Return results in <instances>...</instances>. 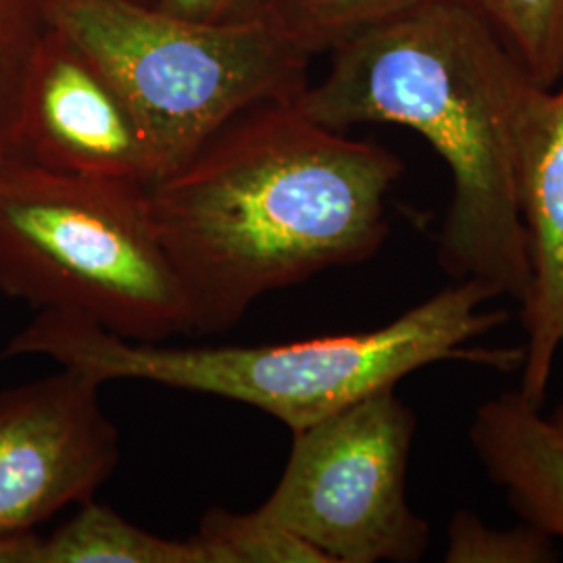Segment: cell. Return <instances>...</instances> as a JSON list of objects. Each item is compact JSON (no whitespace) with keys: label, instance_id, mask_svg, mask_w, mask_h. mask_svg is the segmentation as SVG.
Instances as JSON below:
<instances>
[{"label":"cell","instance_id":"cell-9","mask_svg":"<svg viewBox=\"0 0 563 563\" xmlns=\"http://www.w3.org/2000/svg\"><path fill=\"white\" fill-rule=\"evenodd\" d=\"M518 195L530 265L520 301L526 344L518 393L541 409L563 344V78L541 88L528 107Z\"/></svg>","mask_w":563,"mask_h":563},{"label":"cell","instance_id":"cell-20","mask_svg":"<svg viewBox=\"0 0 563 563\" xmlns=\"http://www.w3.org/2000/svg\"><path fill=\"white\" fill-rule=\"evenodd\" d=\"M132 2H141V4H155L157 0H132Z\"/></svg>","mask_w":563,"mask_h":563},{"label":"cell","instance_id":"cell-12","mask_svg":"<svg viewBox=\"0 0 563 563\" xmlns=\"http://www.w3.org/2000/svg\"><path fill=\"white\" fill-rule=\"evenodd\" d=\"M504 42L544 88L563 78V0H451Z\"/></svg>","mask_w":563,"mask_h":563},{"label":"cell","instance_id":"cell-16","mask_svg":"<svg viewBox=\"0 0 563 563\" xmlns=\"http://www.w3.org/2000/svg\"><path fill=\"white\" fill-rule=\"evenodd\" d=\"M446 563L558 562L555 537L523 522L511 530H495L467 509H460L446 530Z\"/></svg>","mask_w":563,"mask_h":563},{"label":"cell","instance_id":"cell-11","mask_svg":"<svg viewBox=\"0 0 563 563\" xmlns=\"http://www.w3.org/2000/svg\"><path fill=\"white\" fill-rule=\"evenodd\" d=\"M41 563H201L188 539H165L88 499L42 541Z\"/></svg>","mask_w":563,"mask_h":563},{"label":"cell","instance_id":"cell-4","mask_svg":"<svg viewBox=\"0 0 563 563\" xmlns=\"http://www.w3.org/2000/svg\"><path fill=\"white\" fill-rule=\"evenodd\" d=\"M0 292L38 311H74L125 341L195 332L163 246L151 186L0 167Z\"/></svg>","mask_w":563,"mask_h":563},{"label":"cell","instance_id":"cell-3","mask_svg":"<svg viewBox=\"0 0 563 563\" xmlns=\"http://www.w3.org/2000/svg\"><path fill=\"white\" fill-rule=\"evenodd\" d=\"M499 299L478 280L455 282L372 332L257 346H162L125 341L74 311H38L0 351V360L42 355L101 383L144 380L257 407L290 432L341 411L432 363L522 369L523 346L463 349L507 322Z\"/></svg>","mask_w":563,"mask_h":563},{"label":"cell","instance_id":"cell-7","mask_svg":"<svg viewBox=\"0 0 563 563\" xmlns=\"http://www.w3.org/2000/svg\"><path fill=\"white\" fill-rule=\"evenodd\" d=\"M99 378L63 367L0 390V530H36L95 499L120 463Z\"/></svg>","mask_w":563,"mask_h":563},{"label":"cell","instance_id":"cell-10","mask_svg":"<svg viewBox=\"0 0 563 563\" xmlns=\"http://www.w3.org/2000/svg\"><path fill=\"white\" fill-rule=\"evenodd\" d=\"M470 441L523 522L563 539V430L520 393L476 409Z\"/></svg>","mask_w":563,"mask_h":563},{"label":"cell","instance_id":"cell-8","mask_svg":"<svg viewBox=\"0 0 563 563\" xmlns=\"http://www.w3.org/2000/svg\"><path fill=\"white\" fill-rule=\"evenodd\" d=\"M15 159L80 178L144 186L159 180L153 146L130 102L53 25L25 86Z\"/></svg>","mask_w":563,"mask_h":563},{"label":"cell","instance_id":"cell-13","mask_svg":"<svg viewBox=\"0 0 563 563\" xmlns=\"http://www.w3.org/2000/svg\"><path fill=\"white\" fill-rule=\"evenodd\" d=\"M426 0H269L267 20L311 59Z\"/></svg>","mask_w":563,"mask_h":563},{"label":"cell","instance_id":"cell-15","mask_svg":"<svg viewBox=\"0 0 563 563\" xmlns=\"http://www.w3.org/2000/svg\"><path fill=\"white\" fill-rule=\"evenodd\" d=\"M190 541L201 563H328L322 553L260 511L211 509Z\"/></svg>","mask_w":563,"mask_h":563},{"label":"cell","instance_id":"cell-6","mask_svg":"<svg viewBox=\"0 0 563 563\" xmlns=\"http://www.w3.org/2000/svg\"><path fill=\"white\" fill-rule=\"evenodd\" d=\"M416 413L386 388L292 432L280 483L257 509L328 563L418 562L430 523L405 495Z\"/></svg>","mask_w":563,"mask_h":563},{"label":"cell","instance_id":"cell-1","mask_svg":"<svg viewBox=\"0 0 563 563\" xmlns=\"http://www.w3.org/2000/svg\"><path fill=\"white\" fill-rule=\"evenodd\" d=\"M402 162L374 142L263 102L151 184L163 246L195 332L241 322L265 295L374 257Z\"/></svg>","mask_w":563,"mask_h":563},{"label":"cell","instance_id":"cell-19","mask_svg":"<svg viewBox=\"0 0 563 563\" xmlns=\"http://www.w3.org/2000/svg\"><path fill=\"white\" fill-rule=\"evenodd\" d=\"M549 420H551V422L555 423V426H558V428H562V430H563V401L560 402V405H558V409H555V411H553V416H551V418H549Z\"/></svg>","mask_w":563,"mask_h":563},{"label":"cell","instance_id":"cell-17","mask_svg":"<svg viewBox=\"0 0 563 563\" xmlns=\"http://www.w3.org/2000/svg\"><path fill=\"white\" fill-rule=\"evenodd\" d=\"M269 0H157L165 13L207 23H244L267 20Z\"/></svg>","mask_w":563,"mask_h":563},{"label":"cell","instance_id":"cell-2","mask_svg":"<svg viewBox=\"0 0 563 563\" xmlns=\"http://www.w3.org/2000/svg\"><path fill=\"white\" fill-rule=\"evenodd\" d=\"M330 55L328 74L302 90L297 109L336 132L393 123L420 134L453 180L437 253L444 274L522 301L530 265L520 141L528 107L544 86L451 0H426Z\"/></svg>","mask_w":563,"mask_h":563},{"label":"cell","instance_id":"cell-14","mask_svg":"<svg viewBox=\"0 0 563 563\" xmlns=\"http://www.w3.org/2000/svg\"><path fill=\"white\" fill-rule=\"evenodd\" d=\"M48 30V0H0V167L18 157L25 86Z\"/></svg>","mask_w":563,"mask_h":563},{"label":"cell","instance_id":"cell-5","mask_svg":"<svg viewBox=\"0 0 563 563\" xmlns=\"http://www.w3.org/2000/svg\"><path fill=\"white\" fill-rule=\"evenodd\" d=\"M48 20L120 88L159 178L242 111L309 86L311 57L269 20L207 23L132 0H48Z\"/></svg>","mask_w":563,"mask_h":563},{"label":"cell","instance_id":"cell-18","mask_svg":"<svg viewBox=\"0 0 563 563\" xmlns=\"http://www.w3.org/2000/svg\"><path fill=\"white\" fill-rule=\"evenodd\" d=\"M42 541L36 530H0V563H41Z\"/></svg>","mask_w":563,"mask_h":563}]
</instances>
